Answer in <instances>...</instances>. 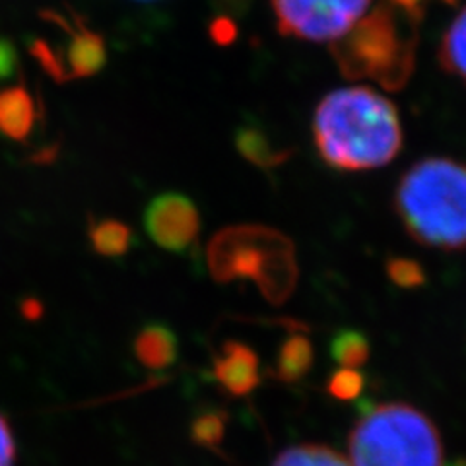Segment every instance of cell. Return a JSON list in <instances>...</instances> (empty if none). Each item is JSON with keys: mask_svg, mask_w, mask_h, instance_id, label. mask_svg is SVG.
Returning a JSON list of instances; mask_svg holds the SVG:
<instances>
[{"mask_svg": "<svg viewBox=\"0 0 466 466\" xmlns=\"http://www.w3.org/2000/svg\"><path fill=\"white\" fill-rule=\"evenodd\" d=\"M313 138L320 157L334 169H377L402 150L400 116L395 104L371 87H342L320 99Z\"/></svg>", "mask_w": 466, "mask_h": 466, "instance_id": "obj_1", "label": "cell"}, {"mask_svg": "<svg viewBox=\"0 0 466 466\" xmlns=\"http://www.w3.org/2000/svg\"><path fill=\"white\" fill-rule=\"evenodd\" d=\"M395 210L416 243L441 251L466 247V166L426 157L397 185Z\"/></svg>", "mask_w": 466, "mask_h": 466, "instance_id": "obj_2", "label": "cell"}, {"mask_svg": "<svg viewBox=\"0 0 466 466\" xmlns=\"http://www.w3.org/2000/svg\"><path fill=\"white\" fill-rule=\"evenodd\" d=\"M418 25L390 3H381L330 43V55L344 78H366L387 92H400L416 68Z\"/></svg>", "mask_w": 466, "mask_h": 466, "instance_id": "obj_3", "label": "cell"}, {"mask_svg": "<svg viewBox=\"0 0 466 466\" xmlns=\"http://www.w3.org/2000/svg\"><path fill=\"white\" fill-rule=\"evenodd\" d=\"M207 262L216 282L253 280L272 305L286 303L298 286L294 243L267 226L243 224L218 231L208 243Z\"/></svg>", "mask_w": 466, "mask_h": 466, "instance_id": "obj_4", "label": "cell"}, {"mask_svg": "<svg viewBox=\"0 0 466 466\" xmlns=\"http://www.w3.org/2000/svg\"><path fill=\"white\" fill-rule=\"evenodd\" d=\"M352 466H443L441 435L418 408L375 406L358 420L348 440Z\"/></svg>", "mask_w": 466, "mask_h": 466, "instance_id": "obj_5", "label": "cell"}, {"mask_svg": "<svg viewBox=\"0 0 466 466\" xmlns=\"http://www.w3.org/2000/svg\"><path fill=\"white\" fill-rule=\"evenodd\" d=\"M371 0H272L279 32L303 41H337L352 29Z\"/></svg>", "mask_w": 466, "mask_h": 466, "instance_id": "obj_6", "label": "cell"}, {"mask_svg": "<svg viewBox=\"0 0 466 466\" xmlns=\"http://www.w3.org/2000/svg\"><path fill=\"white\" fill-rule=\"evenodd\" d=\"M144 229L148 238L175 255L195 249L200 233V214L197 204L181 193L154 197L144 208Z\"/></svg>", "mask_w": 466, "mask_h": 466, "instance_id": "obj_7", "label": "cell"}, {"mask_svg": "<svg viewBox=\"0 0 466 466\" xmlns=\"http://www.w3.org/2000/svg\"><path fill=\"white\" fill-rule=\"evenodd\" d=\"M41 18L55 27L63 29L68 35L63 47H53L58 70H61V82L90 78L106 66L107 63V49L106 41L99 34L92 32L86 25L84 18L78 14H63L47 10L41 14Z\"/></svg>", "mask_w": 466, "mask_h": 466, "instance_id": "obj_8", "label": "cell"}, {"mask_svg": "<svg viewBox=\"0 0 466 466\" xmlns=\"http://www.w3.org/2000/svg\"><path fill=\"white\" fill-rule=\"evenodd\" d=\"M212 373L231 397H247L260 385L258 356L243 342H226L212 361Z\"/></svg>", "mask_w": 466, "mask_h": 466, "instance_id": "obj_9", "label": "cell"}, {"mask_svg": "<svg viewBox=\"0 0 466 466\" xmlns=\"http://www.w3.org/2000/svg\"><path fill=\"white\" fill-rule=\"evenodd\" d=\"M37 107L24 86L0 92V135L14 142H25L34 133Z\"/></svg>", "mask_w": 466, "mask_h": 466, "instance_id": "obj_10", "label": "cell"}, {"mask_svg": "<svg viewBox=\"0 0 466 466\" xmlns=\"http://www.w3.org/2000/svg\"><path fill=\"white\" fill-rule=\"evenodd\" d=\"M135 356L144 368L159 371L171 368L179 356V340L175 332L162 325H144L135 339Z\"/></svg>", "mask_w": 466, "mask_h": 466, "instance_id": "obj_11", "label": "cell"}, {"mask_svg": "<svg viewBox=\"0 0 466 466\" xmlns=\"http://www.w3.org/2000/svg\"><path fill=\"white\" fill-rule=\"evenodd\" d=\"M236 148L247 162L260 169H274L294 156V148L276 146L274 140L255 125H243L236 133Z\"/></svg>", "mask_w": 466, "mask_h": 466, "instance_id": "obj_12", "label": "cell"}, {"mask_svg": "<svg viewBox=\"0 0 466 466\" xmlns=\"http://www.w3.org/2000/svg\"><path fill=\"white\" fill-rule=\"evenodd\" d=\"M87 239L97 255L119 258L135 245V231L115 218H92L87 224Z\"/></svg>", "mask_w": 466, "mask_h": 466, "instance_id": "obj_13", "label": "cell"}, {"mask_svg": "<svg viewBox=\"0 0 466 466\" xmlns=\"http://www.w3.org/2000/svg\"><path fill=\"white\" fill-rule=\"evenodd\" d=\"M313 366V346L299 332L289 334L276 356L272 377L282 383H298Z\"/></svg>", "mask_w": 466, "mask_h": 466, "instance_id": "obj_14", "label": "cell"}, {"mask_svg": "<svg viewBox=\"0 0 466 466\" xmlns=\"http://www.w3.org/2000/svg\"><path fill=\"white\" fill-rule=\"evenodd\" d=\"M440 65L449 75L466 82V8H462L441 39Z\"/></svg>", "mask_w": 466, "mask_h": 466, "instance_id": "obj_15", "label": "cell"}, {"mask_svg": "<svg viewBox=\"0 0 466 466\" xmlns=\"http://www.w3.org/2000/svg\"><path fill=\"white\" fill-rule=\"evenodd\" d=\"M330 354L340 368L358 370L370 360L371 346L363 332L356 329H344L334 334L330 342Z\"/></svg>", "mask_w": 466, "mask_h": 466, "instance_id": "obj_16", "label": "cell"}, {"mask_svg": "<svg viewBox=\"0 0 466 466\" xmlns=\"http://www.w3.org/2000/svg\"><path fill=\"white\" fill-rule=\"evenodd\" d=\"M272 466H352L337 451L327 445L303 443L286 449Z\"/></svg>", "mask_w": 466, "mask_h": 466, "instance_id": "obj_17", "label": "cell"}, {"mask_svg": "<svg viewBox=\"0 0 466 466\" xmlns=\"http://www.w3.org/2000/svg\"><path fill=\"white\" fill-rule=\"evenodd\" d=\"M228 418V412L216 410V408L202 410L191 421V430H188V433H191V441L202 449L220 451L226 437Z\"/></svg>", "mask_w": 466, "mask_h": 466, "instance_id": "obj_18", "label": "cell"}, {"mask_svg": "<svg viewBox=\"0 0 466 466\" xmlns=\"http://www.w3.org/2000/svg\"><path fill=\"white\" fill-rule=\"evenodd\" d=\"M387 276L389 280L404 289L420 288L426 284V272L424 267L418 260L408 257H390L387 260Z\"/></svg>", "mask_w": 466, "mask_h": 466, "instance_id": "obj_19", "label": "cell"}, {"mask_svg": "<svg viewBox=\"0 0 466 466\" xmlns=\"http://www.w3.org/2000/svg\"><path fill=\"white\" fill-rule=\"evenodd\" d=\"M363 389H366V377H363V373L346 368L334 371L327 383L329 395L337 400H354L361 395Z\"/></svg>", "mask_w": 466, "mask_h": 466, "instance_id": "obj_20", "label": "cell"}, {"mask_svg": "<svg viewBox=\"0 0 466 466\" xmlns=\"http://www.w3.org/2000/svg\"><path fill=\"white\" fill-rule=\"evenodd\" d=\"M18 53L12 41L0 35V84L16 76L18 70Z\"/></svg>", "mask_w": 466, "mask_h": 466, "instance_id": "obj_21", "label": "cell"}, {"mask_svg": "<svg viewBox=\"0 0 466 466\" xmlns=\"http://www.w3.org/2000/svg\"><path fill=\"white\" fill-rule=\"evenodd\" d=\"M16 462V441L8 420L0 414V466H14Z\"/></svg>", "mask_w": 466, "mask_h": 466, "instance_id": "obj_22", "label": "cell"}, {"mask_svg": "<svg viewBox=\"0 0 466 466\" xmlns=\"http://www.w3.org/2000/svg\"><path fill=\"white\" fill-rule=\"evenodd\" d=\"M210 35L218 46H229L238 35V27L231 18H216L210 24Z\"/></svg>", "mask_w": 466, "mask_h": 466, "instance_id": "obj_23", "label": "cell"}, {"mask_svg": "<svg viewBox=\"0 0 466 466\" xmlns=\"http://www.w3.org/2000/svg\"><path fill=\"white\" fill-rule=\"evenodd\" d=\"M389 3L395 8H399L400 12H404L406 16H410L412 20L420 22L426 12L428 0H389Z\"/></svg>", "mask_w": 466, "mask_h": 466, "instance_id": "obj_24", "label": "cell"}, {"mask_svg": "<svg viewBox=\"0 0 466 466\" xmlns=\"http://www.w3.org/2000/svg\"><path fill=\"white\" fill-rule=\"evenodd\" d=\"M22 311H24V315L27 317V319H37L39 315H41V305L35 301V299H27L25 303H24V308H22Z\"/></svg>", "mask_w": 466, "mask_h": 466, "instance_id": "obj_25", "label": "cell"}, {"mask_svg": "<svg viewBox=\"0 0 466 466\" xmlns=\"http://www.w3.org/2000/svg\"><path fill=\"white\" fill-rule=\"evenodd\" d=\"M441 3H445V5H455L457 0H441Z\"/></svg>", "mask_w": 466, "mask_h": 466, "instance_id": "obj_26", "label": "cell"}]
</instances>
